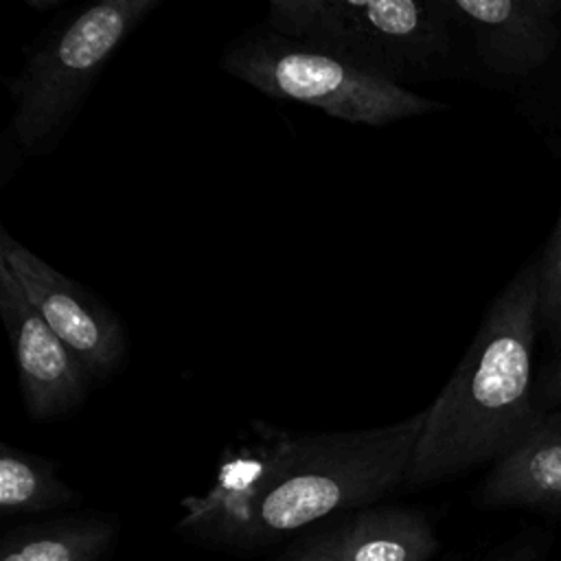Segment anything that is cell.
I'll list each match as a JSON object with an SVG mask.
<instances>
[{
  "instance_id": "cell-1",
  "label": "cell",
  "mask_w": 561,
  "mask_h": 561,
  "mask_svg": "<svg viewBox=\"0 0 561 561\" xmlns=\"http://www.w3.org/2000/svg\"><path fill=\"white\" fill-rule=\"evenodd\" d=\"M537 256L489 305L473 342L427 405L405 486L419 489L495 465L543 416L537 408Z\"/></svg>"
},
{
  "instance_id": "cell-2",
  "label": "cell",
  "mask_w": 561,
  "mask_h": 561,
  "mask_svg": "<svg viewBox=\"0 0 561 561\" xmlns=\"http://www.w3.org/2000/svg\"><path fill=\"white\" fill-rule=\"evenodd\" d=\"M265 26L405 88L458 75L467 46L445 0H272Z\"/></svg>"
},
{
  "instance_id": "cell-3",
  "label": "cell",
  "mask_w": 561,
  "mask_h": 561,
  "mask_svg": "<svg viewBox=\"0 0 561 561\" xmlns=\"http://www.w3.org/2000/svg\"><path fill=\"white\" fill-rule=\"evenodd\" d=\"M425 416L427 408L357 432H305L296 462L259 504L241 546L355 513L405 484Z\"/></svg>"
},
{
  "instance_id": "cell-4",
  "label": "cell",
  "mask_w": 561,
  "mask_h": 561,
  "mask_svg": "<svg viewBox=\"0 0 561 561\" xmlns=\"http://www.w3.org/2000/svg\"><path fill=\"white\" fill-rule=\"evenodd\" d=\"M164 0H99L46 28L9 79V138L22 158L50 153L127 37Z\"/></svg>"
},
{
  "instance_id": "cell-5",
  "label": "cell",
  "mask_w": 561,
  "mask_h": 561,
  "mask_svg": "<svg viewBox=\"0 0 561 561\" xmlns=\"http://www.w3.org/2000/svg\"><path fill=\"white\" fill-rule=\"evenodd\" d=\"M221 70L254 90L316 107L355 125H392L447 110V103L366 75L270 26L248 31L221 53Z\"/></svg>"
},
{
  "instance_id": "cell-6",
  "label": "cell",
  "mask_w": 561,
  "mask_h": 561,
  "mask_svg": "<svg viewBox=\"0 0 561 561\" xmlns=\"http://www.w3.org/2000/svg\"><path fill=\"white\" fill-rule=\"evenodd\" d=\"M302 438L305 432L250 421L224 449L213 484L180 502L184 513L178 530L204 541L241 546L259 504L296 462Z\"/></svg>"
},
{
  "instance_id": "cell-7",
  "label": "cell",
  "mask_w": 561,
  "mask_h": 561,
  "mask_svg": "<svg viewBox=\"0 0 561 561\" xmlns=\"http://www.w3.org/2000/svg\"><path fill=\"white\" fill-rule=\"evenodd\" d=\"M0 263L31 305L79 357L92 381L112 379L127 357V333L118 316L81 283L61 274L0 228Z\"/></svg>"
},
{
  "instance_id": "cell-8",
  "label": "cell",
  "mask_w": 561,
  "mask_h": 561,
  "mask_svg": "<svg viewBox=\"0 0 561 561\" xmlns=\"http://www.w3.org/2000/svg\"><path fill=\"white\" fill-rule=\"evenodd\" d=\"M482 70L530 81L561 53V0H445Z\"/></svg>"
},
{
  "instance_id": "cell-9",
  "label": "cell",
  "mask_w": 561,
  "mask_h": 561,
  "mask_svg": "<svg viewBox=\"0 0 561 561\" xmlns=\"http://www.w3.org/2000/svg\"><path fill=\"white\" fill-rule=\"evenodd\" d=\"M0 316L11 342L18 386L28 419L48 423L75 412L85 401L92 377L37 313L2 263Z\"/></svg>"
},
{
  "instance_id": "cell-10",
  "label": "cell",
  "mask_w": 561,
  "mask_h": 561,
  "mask_svg": "<svg viewBox=\"0 0 561 561\" xmlns=\"http://www.w3.org/2000/svg\"><path fill=\"white\" fill-rule=\"evenodd\" d=\"M478 504L561 515V410L543 414L517 447L491 465Z\"/></svg>"
},
{
  "instance_id": "cell-11",
  "label": "cell",
  "mask_w": 561,
  "mask_h": 561,
  "mask_svg": "<svg viewBox=\"0 0 561 561\" xmlns=\"http://www.w3.org/2000/svg\"><path fill=\"white\" fill-rule=\"evenodd\" d=\"M344 522L346 561H430L438 550L430 519L405 506H366Z\"/></svg>"
},
{
  "instance_id": "cell-12",
  "label": "cell",
  "mask_w": 561,
  "mask_h": 561,
  "mask_svg": "<svg viewBox=\"0 0 561 561\" xmlns=\"http://www.w3.org/2000/svg\"><path fill=\"white\" fill-rule=\"evenodd\" d=\"M116 537L114 519L79 515L26 524L0 546V561H101Z\"/></svg>"
},
{
  "instance_id": "cell-13",
  "label": "cell",
  "mask_w": 561,
  "mask_h": 561,
  "mask_svg": "<svg viewBox=\"0 0 561 561\" xmlns=\"http://www.w3.org/2000/svg\"><path fill=\"white\" fill-rule=\"evenodd\" d=\"M79 500L77 491L57 476V462L9 443H0V511L28 515L55 511Z\"/></svg>"
},
{
  "instance_id": "cell-14",
  "label": "cell",
  "mask_w": 561,
  "mask_h": 561,
  "mask_svg": "<svg viewBox=\"0 0 561 561\" xmlns=\"http://www.w3.org/2000/svg\"><path fill=\"white\" fill-rule=\"evenodd\" d=\"M539 267V329L550 355L561 351V208L557 224L537 256Z\"/></svg>"
},
{
  "instance_id": "cell-15",
  "label": "cell",
  "mask_w": 561,
  "mask_h": 561,
  "mask_svg": "<svg viewBox=\"0 0 561 561\" xmlns=\"http://www.w3.org/2000/svg\"><path fill=\"white\" fill-rule=\"evenodd\" d=\"M278 561H346L344 522L329 524L296 541Z\"/></svg>"
},
{
  "instance_id": "cell-16",
  "label": "cell",
  "mask_w": 561,
  "mask_h": 561,
  "mask_svg": "<svg viewBox=\"0 0 561 561\" xmlns=\"http://www.w3.org/2000/svg\"><path fill=\"white\" fill-rule=\"evenodd\" d=\"M537 408L541 414L561 410V351L552 353L537 373Z\"/></svg>"
},
{
  "instance_id": "cell-17",
  "label": "cell",
  "mask_w": 561,
  "mask_h": 561,
  "mask_svg": "<svg viewBox=\"0 0 561 561\" xmlns=\"http://www.w3.org/2000/svg\"><path fill=\"white\" fill-rule=\"evenodd\" d=\"M539 557H541L539 541L535 537H528V539H519L504 546L489 561H539Z\"/></svg>"
}]
</instances>
